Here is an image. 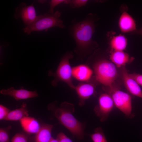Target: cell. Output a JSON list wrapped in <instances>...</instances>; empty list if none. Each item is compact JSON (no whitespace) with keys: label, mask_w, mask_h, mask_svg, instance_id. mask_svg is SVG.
I'll use <instances>...</instances> for the list:
<instances>
[{"label":"cell","mask_w":142,"mask_h":142,"mask_svg":"<svg viewBox=\"0 0 142 142\" xmlns=\"http://www.w3.org/2000/svg\"><path fill=\"white\" fill-rule=\"evenodd\" d=\"M98 19L95 15L90 13L81 21L78 22L75 19L72 21L69 29L75 42L74 51L78 58L83 59L98 46V44L93 40L92 37L96 26L95 22Z\"/></svg>","instance_id":"1"},{"label":"cell","mask_w":142,"mask_h":142,"mask_svg":"<svg viewBox=\"0 0 142 142\" xmlns=\"http://www.w3.org/2000/svg\"><path fill=\"white\" fill-rule=\"evenodd\" d=\"M56 101L50 104L48 109L53 113L60 123L67 128L77 139L81 140L84 137V125L78 121L73 116L74 111L73 104L67 102L62 103L59 107L56 105Z\"/></svg>","instance_id":"2"},{"label":"cell","mask_w":142,"mask_h":142,"mask_svg":"<svg viewBox=\"0 0 142 142\" xmlns=\"http://www.w3.org/2000/svg\"><path fill=\"white\" fill-rule=\"evenodd\" d=\"M93 69L94 78L98 82L105 87L104 89H110L118 76L117 71L115 65L111 62L101 58L94 63Z\"/></svg>","instance_id":"3"},{"label":"cell","mask_w":142,"mask_h":142,"mask_svg":"<svg viewBox=\"0 0 142 142\" xmlns=\"http://www.w3.org/2000/svg\"><path fill=\"white\" fill-rule=\"evenodd\" d=\"M62 12L57 11L53 13L47 12L37 16L35 20L31 24L22 29L25 33L30 34L33 32H40L54 27L60 28L65 27L60 18Z\"/></svg>","instance_id":"4"},{"label":"cell","mask_w":142,"mask_h":142,"mask_svg":"<svg viewBox=\"0 0 142 142\" xmlns=\"http://www.w3.org/2000/svg\"><path fill=\"white\" fill-rule=\"evenodd\" d=\"M74 57L72 52H67L62 57L56 71L53 72L49 70L48 75L53 76L54 78L51 82V85L56 87L60 81L63 82L67 84L69 87L74 89L75 86L72 80V68L70 65L69 60Z\"/></svg>","instance_id":"5"},{"label":"cell","mask_w":142,"mask_h":142,"mask_svg":"<svg viewBox=\"0 0 142 142\" xmlns=\"http://www.w3.org/2000/svg\"><path fill=\"white\" fill-rule=\"evenodd\" d=\"M104 90L110 95L117 108L128 118L133 117L131 98L129 94L114 87Z\"/></svg>","instance_id":"6"},{"label":"cell","mask_w":142,"mask_h":142,"mask_svg":"<svg viewBox=\"0 0 142 142\" xmlns=\"http://www.w3.org/2000/svg\"><path fill=\"white\" fill-rule=\"evenodd\" d=\"M114 106L110 95L106 93H103L99 96L98 104L95 106L94 110L100 121L103 122L108 119Z\"/></svg>","instance_id":"7"},{"label":"cell","mask_w":142,"mask_h":142,"mask_svg":"<svg viewBox=\"0 0 142 142\" xmlns=\"http://www.w3.org/2000/svg\"><path fill=\"white\" fill-rule=\"evenodd\" d=\"M33 4L34 2L27 5L26 3L22 2L16 8L14 17L16 19H21L25 27L32 23L37 17Z\"/></svg>","instance_id":"8"},{"label":"cell","mask_w":142,"mask_h":142,"mask_svg":"<svg viewBox=\"0 0 142 142\" xmlns=\"http://www.w3.org/2000/svg\"><path fill=\"white\" fill-rule=\"evenodd\" d=\"M91 80L87 82L79 83L75 86L74 89L79 98L78 104L80 106H83L85 100L95 92V86Z\"/></svg>","instance_id":"9"},{"label":"cell","mask_w":142,"mask_h":142,"mask_svg":"<svg viewBox=\"0 0 142 142\" xmlns=\"http://www.w3.org/2000/svg\"><path fill=\"white\" fill-rule=\"evenodd\" d=\"M1 94L11 96L17 101L37 97L38 94L37 90H26L22 87L19 89H15L13 87L7 89H2L0 91Z\"/></svg>","instance_id":"10"},{"label":"cell","mask_w":142,"mask_h":142,"mask_svg":"<svg viewBox=\"0 0 142 142\" xmlns=\"http://www.w3.org/2000/svg\"><path fill=\"white\" fill-rule=\"evenodd\" d=\"M118 25L120 30L123 33H131L137 29L135 20L126 11L121 13L118 20Z\"/></svg>","instance_id":"11"},{"label":"cell","mask_w":142,"mask_h":142,"mask_svg":"<svg viewBox=\"0 0 142 142\" xmlns=\"http://www.w3.org/2000/svg\"><path fill=\"white\" fill-rule=\"evenodd\" d=\"M122 77L125 86L131 94L142 98V91L138 84L129 75L124 66L121 70Z\"/></svg>","instance_id":"12"},{"label":"cell","mask_w":142,"mask_h":142,"mask_svg":"<svg viewBox=\"0 0 142 142\" xmlns=\"http://www.w3.org/2000/svg\"><path fill=\"white\" fill-rule=\"evenodd\" d=\"M92 70L87 65L81 64L72 68V76L78 80L87 82L92 78Z\"/></svg>","instance_id":"13"},{"label":"cell","mask_w":142,"mask_h":142,"mask_svg":"<svg viewBox=\"0 0 142 142\" xmlns=\"http://www.w3.org/2000/svg\"><path fill=\"white\" fill-rule=\"evenodd\" d=\"M109 57L111 62L118 68L130 62L133 59L124 51H112Z\"/></svg>","instance_id":"14"},{"label":"cell","mask_w":142,"mask_h":142,"mask_svg":"<svg viewBox=\"0 0 142 142\" xmlns=\"http://www.w3.org/2000/svg\"><path fill=\"white\" fill-rule=\"evenodd\" d=\"M20 121L24 131L29 134H36L41 126L38 121L33 117H25L21 120Z\"/></svg>","instance_id":"15"},{"label":"cell","mask_w":142,"mask_h":142,"mask_svg":"<svg viewBox=\"0 0 142 142\" xmlns=\"http://www.w3.org/2000/svg\"><path fill=\"white\" fill-rule=\"evenodd\" d=\"M53 128L51 124H42L39 130L33 137V142H49L52 138L51 131Z\"/></svg>","instance_id":"16"},{"label":"cell","mask_w":142,"mask_h":142,"mask_svg":"<svg viewBox=\"0 0 142 142\" xmlns=\"http://www.w3.org/2000/svg\"><path fill=\"white\" fill-rule=\"evenodd\" d=\"M127 44V38L121 34L113 36L109 39V44L112 51H124Z\"/></svg>","instance_id":"17"},{"label":"cell","mask_w":142,"mask_h":142,"mask_svg":"<svg viewBox=\"0 0 142 142\" xmlns=\"http://www.w3.org/2000/svg\"><path fill=\"white\" fill-rule=\"evenodd\" d=\"M28 115L27 104L24 102L20 108L10 111L4 120L8 121H20L23 118L28 116Z\"/></svg>","instance_id":"18"},{"label":"cell","mask_w":142,"mask_h":142,"mask_svg":"<svg viewBox=\"0 0 142 142\" xmlns=\"http://www.w3.org/2000/svg\"><path fill=\"white\" fill-rule=\"evenodd\" d=\"M89 135L93 142H108L103 131L100 127L96 128L94 133Z\"/></svg>","instance_id":"19"},{"label":"cell","mask_w":142,"mask_h":142,"mask_svg":"<svg viewBox=\"0 0 142 142\" xmlns=\"http://www.w3.org/2000/svg\"><path fill=\"white\" fill-rule=\"evenodd\" d=\"M88 1L87 0H65L63 3L65 4H69L72 8H78L85 6Z\"/></svg>","instance_id":"20"},{"label":"cell","mask_w":142,"mask_h":142,"mask_svg":"<svg viewBox=\"0 0 142 142\" xmlns=\"http://www.w3.org/2000/svg\"><path fill=\"white\" fill-rule=\"evenodd\" d=\"M29 135L25 131L15 134L11 139V142H28Z\"/></svg>","instance_id":"21"},{"label":"cell","mask_w":142,"mask_h":142,"mask_svg":"<svg viewBox=\"0 0 142 142\" xmlns=\"http://www.w3.org/2000/svg\"><path fill=\"white\" fill-rule=\"evenodd\" d=\"M11 125L0 129V142H10L9 138V131Z\"/></svg>","instance_id":"22"},{"label":"cell","mask_w":142,"mask_h":142,"mask_svg":"<svg viewBox=\"0 0 142 142\" xmlns=\"http://www.w3.org/2000/svg\"><path fill=\"white\" fill-rule=\"evenodd\" d=\"M65 0H52L49 3L50 5L49 9L48 12L53 13L54 12V9L55 7L57 5L64 3Z\"/></svg>","instance_id":"23"},{"label":"cell","mask_w":142,"mask_h":142,"mask_svg":"<svg viewBox=\"0 0 142 142\" xmlns=\"http://www.w3.org/2000/svg\"><path fill=\"white\" fill-rule=\"evenodd\" d=\"M9 109L6 107L0 105V120H4L10 111Z\"/></svg>","instance_id":"24"},{"label":"cell","mask_w":142,"mask_h":142,"mask_svg":"<svg viewBox=\"0 0 142 142\" xmlns=\"http://www.w3.org/2000/svg\"><path fill=\"white\" fill-rule=\"evenodd\" d=\"M59 142H73L64 133L60 132L57 135V138Z\"/></svg>","instance_id":"25"},{"label":"cell","mask_w":142,"mask_h":142,"mask_svg":"<svg viewBox=\"0 0 142 142\" xmlns=\"http://www.w3.org/2000/svg\"><path fill=\"white\" fill-rule=\"evenodd\" d=\"M129 75L138 84L142 86V74L134 73Z\"/></svg>","instance_id":"26"},{"label":"cell","mask_w":142,"mask_h":142,"mask_svg":"<svg viewBox=\"0 0 142 142\" xmlns=\"http://www.w3.org/2000/svg\"><path fill=\"white\" fill-rule=\"evenodd\" d=\"M131 33L132 34H137L142 35V27L139 29H137Z\"/></svg>","instance_id":"27"},{"label":"cell","mask_w":142,"mask_h":142,"mask_svg":"<svg viewBox=\"0 0 142 142\" xmlns=\"http://www.w3.org/2000/svg\"><path fill=\"white\" fill-rule=\"evenodd\" d=\"M49 142H59V141L57 139H54L52 137Z\"/></svg>","instance_id":"28"},{"label":"cell","mask_w":142,"mask_h":142,"mask_svg":"<svg viewBox=\"0 0 142 142\" xmlns=\"http://www.w3.org/2000/svg\"><path fill=\"white\" fill-rule=\"evenodd\" d=\"M38 1L39 2L41 3H43L47 1L46 0H38Z\"/></svg>","instance_id":"29"}]
</instances>
